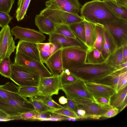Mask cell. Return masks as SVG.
<instances>
[{"label": "cell", "instance_id": "obj_43", "mask_svg": "<svg viewBox=\"0 0 127 127\" xmlns=\"http://www.w3.org/2000/svg\"><path fill=\"white\" fill-rule=\"evenodd\" d=\"M66 117L61 115L52 113V115L50 117L44 120L43 121H64L65 120Z\"/></svg>", "mask_w": 127, "mask_h": 127}, {"label": "cell", "instance_id": "obj_41", "mask_svg": "<svg viewBox=\"0 0 127 127\" xmlns=\"http://www.w3.org/2000/svg\"><path fill=\"white\" fill-rule=\"evenodd\" d=\"M12 19L8 13L0 11V27L2 28L8 25Z\"/></svg>", "mask_w": 127, "mask_h": 127}, {"label": "cell", "instance_id": "obj_31", "mask_svg": "<svg viewBox=\"0 0 127 127\" xmlns=\"http://www.w3.org/2000/svg\"><path fill=\"white\" fill-rule=\"evenodd\" d=\"M31 0H18L16 10V17L17 21L24 18Z\"/></svg>", "mask_w": 127, "mask_h": 127}, {"label": "cell", "instance_id": "obj_38", "mask_svg": "<svg viewBox=\"0 0 127 127\" xmlns=\"http://www.w3.org/2000/svg\"><path fill=\"white\" fill-rule=\"evenodd\" d=\"M38 113L35 110L24 112L19 114L10 116L8 121L14 120H24L30 121L33 117L37 116Z\"/></svg>", "mask_w": 127, "mask_h": 127}, {"label": "cell", "instance_id": "obj_37", "mask_svg": "<svg viewBox=\"0 0 127 127\" xmlns=\"http://www.w3.org/2000/svg\"><path fill=\"white\" fill-rule=\"evenodd\" d=\"M57 33L74 38H77L68 25L64 24H58L55 32Z\"/></svg>", "mask_w": 127, "mask_h": 127}, {"label": "cell", "instance_id": "obj_3", "mask_svg": "<svg viewBox=\"0 0 127 127\" xmlns=\"http://www.w3.org/2000/svg\"><path fill=\"white\" fill-rule=\"evenodd\" d=\"M41 76L36 71L27 67L13 63L10 79L19 87H38Z\"/></svg>", "mask_w": 127, "mask_h": 127}, {"label": "cell", "instance_id": "obj_48", "mask_svg": "<svg viewBox=\"0 0 127 127\" xmlns=\"http://www.w3.org/2000/svg\"><path fill=\"white\" fill-rule=\"evenodd\" d=\"M10 116L0 109V121H7Z\"/></svg>", "mask_w": 127, "mask_h": 127}, {"label": "cell", "instance_id": "obj_51", "mask_svg": "<svg viewBox=\"0 0 127 127\" xmlns=\"http://www.w3.org/2000/svg\"><path fill=\"white\" fill-rule=\"evenodd\" d=\"M59 103L61 104L64 105L67 102V98H65L64 96L60 97L58 99Z\"/></svg>", "mask_w": 127, "mask_h": 127}, {"label": "cell", "instance_id": "obj_5", "mask_svg": "<svg viewBox=\"0 0 127 127\" xmlns=\"http://www.w3.org/2000/svg\"><path fill=\"white\" fill-rule=\"evenodd\" d=\"M102 25L110 35L117 49L127 44V21L120 18Z\"/></svg>", "mask_w": 127, "mask_h": 127}, {"label": "cell", "instance_id": "obj_33", "mask_svg": "<svg viewBox=\"0 0 127 127\" xmlns=\"http://www.w3.org/2000/svg\"><path fill=\"white\" fill-rule=\"evenodd\" d=\"M95 24V25L96 36L93 47L101 52L103 48L104 40L103 26L101 24Z\"/></svg>", "mask_w": 127, "mask_h": 127}, {"label": "cell", "instance_id": "obj_28", "mask_svg": "<svg viewBox=\"0 0 127 127\" xmlns=\"http://www.w3.org/2000/svg\"><path fill=\"white\" fill-rule=\"evenodd\" d=\"M105 62L112 66L120 69L119 66L124 63L123 46L116 49L109 56Z\"/></svg>", "mask_w": 127, "mask_h": 127}, {"label": "cell", "instance_id": "obj_34", "mask_svg": "<svg viewBox=\"0 0 127 127\" xmlns=\"http://www.w3.org/2000/svg\"><path fill=\"white\" fill-rule=\"evenodd\" d=\"M34 98L43 102L50 107L55 109L64 108L62 106L56 102L52 99V96L40 94L33 97Z\"/></svg>", "mask_w": 127, "mask_h": 127}, {"label": "cell", "instance_id": "obj_19", "mask_svg": "<svg viewBox=\"0 0 127 127\" xmlns=\"http://www.w3.org/2000/svg\"><path fill=\"white\" fill-rule=\"evenodd\" d=\"M35 24L41 33L47 34L54 32L57 24L51 19L40 14L35 17Z\"/></svg>", "mask_w": 127, "mask_h": 127}, {"label": "cell", "instance_id": "obj_4", "mask_svg": "<svg viewBox=\"0 0 127 127\" xmlns=\"http://www.w3.org/2000/svg\"><path fill=\"white\" fill-rule=\"evenodd\" d=\"M87 49L73 46L62 49L63 67L69 69L84 64Z\"/></svg>", "mask_w": 127, "mask_h": 127}, {"label": "cell", "instance_id": "obj_47", "mask_svg": "<svg viewBox=\"0 0 127 127\" xmlns=\"http://www.w3.org/2000/svg\"><path fill=\"white\" fill-rule=\"evenodd\" d=\"M97 102L102 104L110 105V98L106 97H100L95 98Z\"/></svg>", "mask_w": 127, "mask_h": 127}, {"label": "cell", "instance_id": "obj_29", "mask_svg": "<svg viewBox=\"0 0 127 127\" xmlns=\"http://www.w3.org/2000/svg\"><path fill=\"white\" fill-rule=\"evenodd\" d=\"M68 25L76 37L86 45V38L84 21Z\"/></svg>", "mask_w": 127, "mask_h": 127}, {"label": "cell", "instance_id": "obj_13", "mask_svg": "<svg viewBox=\"0 0 127 127\" xmlns=\"http://www.w3.org/2000/svg\"><path fill=\"white\" fill-rule=\"evenodd\" d=\"M61 87L59 76L52 75L41 77L38 87L40 94L51 96L58 95Z\"/></svg>", "mask_w": 127, "mask_h": 127}, {"label": "cell", "instance_id": "obj_53", "mask_svg": "<svg viewBox=\"0 0 127 127\" xmlns=\"http://www.w3.org/2000/svg\"></svg>", "mask_w": 127, "mask_h": 127}, {"label": "cell", "instance_id": "obj_7", "mask_svg": "<svg viewBox=\"0 0 127 127\" xmlns=\"http://www.w3.org/2000/svg\"><path fill=\"white\" fill-rule=\"evenodd\" d=\"M40 14L58 24L69 25L82 21L84 18L78 14L66 12L56 9L46 7Z\"/></svg>", "mask_w": 127, "mask_h": 127}, {"label": "cell", "instance_id": "obj_12", "mask_svg": "<svg viewBox=\"0 0 127 127\" xmlns=\"http://www.w3.org/2000/svg\"><path fill=\"white\" fill-rule=\"evenodd\" d=\"M16 47L10 28L7 25L0 31V60L6 57H10Z\"/></svg>", "mask_w": 127, "mask_h": 127}, {"label": "cell", "instance_id": "obj_24", "mask_svg": "<svg viewBox=\"0 0 127 127\" xmlns=\"http://www.w3.org/2000/svg\"><path fill=\"white\" fill-rule=\"evenodd\" d=\"M102 25L104 40L103 48L101 53L104 58L106 60L109 56L117 49L110 35Z\"/></svg>", "mask_w": 127, "mask_h": 127}, {"label": "cell", "instance_id": "obj_35", "mask_svg": "<svg viewBox=\"0 0 127 127\" xmlns=\"http://www.w3.org/2000/svg\"><path fill=\"white\" fill-rule=\"evenodd\" d=\"M59 77L62 86L72 83L79 79L71 74L68 69H64Z\"/></svg>", "mask_w": 127, "mask_h": 127}, {"label": "cell", "instance_id": "obj_2", "mask_svg": "<svg viewBox=\"0 0 127 127\" xmlns=\"http://www.w3.org/2000/svg\"><path fill=\"white\" fill-rule=\"evenodd\" d=\"M68 69L71 74L85 82H95L120 70L106 62L99 64H84Z\"/></svg>", "mask_w": 127, "mask_h": 127}, {"label": "cell", "instance_id": "obj_1", "mask_svg": "<svg viewBox=\"0 0 127 127\" xmlns=\"http://www.w3.org/2000/svg\"><path fill=\"white\" fill-rule=\"evenodd\" d=\"M81 16L95 24H103L119 18L103 0H94L86 2L81 8Z\"/></svg>", "mask_w": 127, "mask_h": 127}, {"label": "cell", "instance_id": "obj_42", "mask_svg": "<svg viewBox=\"0 0 127 127\" xmlns=\"http://www.w3.org/2000/svg\"><path fill=\"white\" fill-rule=\"evenodd\" d=\"M52 115V113L49 112L38 113L37 116L32 118L30 121H43L44 120L50 117Z\"/></svg>", "mask_w": 127, "mask_h": 127}, {"label": "cell", "instance_id": "obj_10", "mask_svg": "<svg viewBox=\"0 0 127 127\" xmlns=\"http://www.w3.org/2000/svg\"><path fill=\"white\" fill-rule=\"evenodd\" d=\"M14 64L25 66L37 72L41 77L52 75L41 62L35 60L18 51H16Z\"/></svg>", "mask_w": 127, "mask_h": 127}, {"label": "cell", "instance_id": "obj_16", "mask_svg": "<svg viewBox=\"0 0 127 127\" xmlns=\"http://www.w3.org/2000/svg\"><path fill=\"white\" fill-rule=\"evenodd\" d=\"M49 42L60 44L62 48L76 46L88 49L86 46L77 38H74L54 32L50 34Z\"/></svg>", "mask_w": 127, "mask_h": 127}, {"label": "cell", "instance_id": "obj_23", "mask_svg": "<svg viewBox=\"0 0 127 127\" xmlns=\"http://www.w3.org/2000/svg\"><path fill=\"white\" fill-rule=\"evenodd\" d=\"M127 87L115 93L111 98L110 105L122 111L127 105Z\"/></svg>", "mask_w": 127, "mask_h": 127}, {"label": "cell", "instance_id": "obj_9", "mask_svg": "<svg viewBox=\"0 0 127 127\" xmlns=\"http://www.w3.org/2000/svg\"><path fill=\"white\" fill-rule=\"evenodd\" d=\"M61 90L65 93L67 98L72 100L75 98H84L98 103L88 91L85 82L81 79L62 86Z\"/></svg>", "mask_w": 127, "mask_h": 127}, {"label": "cell", "instance_id": "obj_26", "mask_svg": "<svg viewBox=\"0 0 127 127\" xmlns=\"http://www.w3.org/2000/svg\"><path fill=\"white\" fill-rule=\"evenodd\" d=\"M106 61L101 53L95 48L92 47L87 49L84 64H101Z\"/></svg>", "mask_w": 127, "mask_h": 127}, {"label": "cell", "instance_id": "obj_20", "mask_svg": "<svg viewBox=\"0 0 127 127\" xmlns=\"http://www.w3.org/2000/svg\"><path fill=\"white\" fill-rule=\"evenodd\" d=\"M41 62L45 63L48 58L59 49L62 48L58 43L41 42L36 43Z\"/></svg>", "mask_w": 127, "mask_h": 127}, {"label": "cell", "instance_id": "obj_18", "mask_svg": "<svg viewBox=\"0 0 127 127\" xmlns=\"http://www.w3.org/2000/svg\"><path fill=\"white\" fill-rule=\"evenodd\" d=\"M16 49V51H19L35 60L41 62L36 43L20 40Z\"/></svg>", "mask_w": 127, "mask_h": 127}, {"label": "cell", "instance_id": "obj_17", "mask_svg": "<svg viewBox=\"0 0 127 127\" xmlns=\"http://www.w3.org/2000/svg\"><path fill=\"white\" fill-rule=\"evenodd\" d=\"M60 49L51 56L45 63L50 70L52 76H59L64 71Z\"/></svg>", "mask_w": 127, "mask_h": 127}, {"label": "cell", "instance_id": "obj_27", "mask_svg": "<svg viewBox=\"0 0 127 127\" xmlns=\"http://www.w3.org/2000/svg\"><path fill=\"white\" fill-rule=\"evenodd\" d=\"M110 9L119 18L127 21V7L113 0H103Z\"/></svg>", "mask_w": 127, "mask_h": 127}, {"label": "cell", "instance_id": "obj_14", "mask_svg": "<svg viewBox=\"0 0 127 127\" xmlns=\"http://www.w3.org/2000/svg\"><path fill=\"white\" fill-rule=\"evenodd\" d=\"M45 4L47 7L77 14L82 6L78 0H49Z\"/></svg>", "mask_w": 127, "mask_h": 127}, {"label": "cell", "instance_id": "obj_32", "mask_svg": "<svg viewBox=\"0 0 127 127\" xmlns=\"http://www.w3.org/2000/svg\"><path fill=\"white\" fill-rule=\"evenodd\" d=\"M12 64L10 57H6L0 60V74L5 77L10 79Z\"/></svg>", "mask_w": 127, "mask_h": 127}, {"label": "cell", "instance_id": "obj_36", "mask_svg": "<svg viewBox=\"0 0 127 127\" xmlns=\"http://www.w3.org/2000/svg\"><path fill=\"white\" fill-rule=\"evenodd\" d=\"M29 101L38 113L45 112H51L54 109L46 105L43 102L33 97L30 98Z\"/></svg>", "mask_w": 127, "mask_h": 127}, {"label": "cell", "instance_id": "obj_39", "mask_svg": "<svg viewBox=\"0 0 127 127\" xmlns=\"http://www.w3.org/2000/svg\"><path fill=\"white\" fill-rule=\"evenodd\" d=\"M51 112L72 118L79 119L76 112L67 108L60 109L54 108Z\"/></svg>", "mask_w": 127, "mask_h": 127}, {"label": "cell", "instance_id": "obj_40", "mask_svg": "<svg viewBox=\"0 0 127 127\" xmlns=\"http://www.w3.org/2000/svg\"><path fill=\"white\" fill-rule=\"evenodd\" d=\"M15 0H0V11L9 13Z\"/></svg>", "mask_w": 127, "mask_h": 127}, {"label": "cell", "instance_id": "obj_6", "mask_svg": "<svg viewBox=\"0 0 127 127\" xmlns=\"http://www.w3.org/2000/svg\"><path fill=\"white\" fill-rule=\"evenodd\" d=\"M72 100L78 108L85 110L87 118L99 119L113 107L111 105L102 104L84 98H75Z\"/></svg>", "mask_w": 127, "mask_h": 127}, {"label": "cell", "instance_id": "obj_44", "mask_svg": "<svg viewBox=\"0 0 127 127\" xmlns=\"http://www.w3.org/2000/svg\"><path fill=\"white\" fill-rule=\"evenodd\" d=\"M64 106V108H67L76 112L78 108V107L72 100L67 98V102Z\"/></svg>", "mask_w": 127, "mask_h": 127}, {"label": "cell", "instance_id": "obj_8", "mask_svg": "<svg viewBox=\"0 0 127 127\" xmlns=\"http://www.w3.org/2000/svg\"><path fill=\"white\" fill-rule=\"evenodd\" d=\"M0 109L10 116L35 110L33 106L28 99L21 96L0 102Z\"/></svg>", "mask_w": 127, "mask_h": 127}, {"label": "cell", "instance_id": "obj_52", "mask_svg": "<svg viewBox=\"0 0 127 127\" xmlns=\"http://www.w3.org/2000/svg\"><path fill=\"white\" fill-rule=\"evenodd\" d=\"M117 3L127 7V0H113Z\"/></svg>", "mask_w": 127, "mask_h": 127}, {"label": "cell", "instance_id": "obj_30", "mask_svg": "<svg viewBox=\"0 0 127 127\" xmlns=\"http://www.w3.org/2000/svg\"><path fill=\"white\" fill-rule=\"evenodd\" d=\"M17 93L25 98L32 97L40 94L38 87L32 86L19 87Z\"/></svg>", "mask_w": 127, "mask_h": 127}, {"label": "cell", "instance_id": "obj_15", "mask_svg": "<svg viewBox=\"0 0 127 127\" xmlns=\"http://www.w3.org/2000/svg\"><path fill=\"white\" fill-rule=\"evenodd\" d=\"M86 85L89 91L95 98L100 97L109 98L116 93L112 87L95 82H85Z\"/></svg>", "mask_w": 127, "mask_h": 127}, {"label": "cell", "instance_id": "obj_11", "mask_svg": "<svg viewBox=\"0 0 127 127\" xmlns=\"http://www.w3.org/2000/svg\"><path fill=\"white\" fill-rule=\"evenodd\" d=\"M11 32L15 36V40L18 39L36 43L43 42L46 38L45 36L40 32L17 26L13 27Z\"/></svg>", "mask_w": 127, "mask_h": 127}, {"label": "cell", "instance_id": "obj_49", "mask_svg": "<svg viewBox=\"0 0 127 127\" xmlns=\"http://www.w3.org/2000/svg\"><path fill=\"white\" fill-rule=\"evenodd\" d=\"M76 113L79 118H87L86 115V112L85 110L80 108H78Z\"/></svg>", "mask_w": 127, "mask_h": 127}, {"label": "cell", "instance_id": "obj_22", "mask_svg": "<svg viewBox=\"0 0 127 127\" xmlns=\"http://www.w3.org/2000/svg\"><path fill=\"white\" fill-rule=\"evenodd\" d=\"M127 75V71H123L118 70L95 82L110 86L115 89L122 79Z\"/></svg>", "mask_w": 127, "mask_h": 127}, {"label": "cell", "instance_id": "obj_25", "mask_svg": "<svg viewBox=\"0 0 127 127\" xmlns=\"http://www.w3.org/2000/svg\"><path fill=\"white\" fill-rule=\"evenodd\" d=\"M86 38L85 45L88 49L92 47L96 36L95 25L84 18Z\"/></svg>", "mask_w": 127, "mask_h": 127}, {"label": "cell", "instance_id": "obj_50", "mask_svg": "<svg viewBox=\"0 0 127 127\" xmlns=\"http://www.w3.org/2000/svg\"><path fill=\"white\" fill-rule=\"evenodd\" d=\"M123 55L124 62H127V44L123 46Z\"/></svg>", "mask_w": 127, "mask_h": 127}, {"label": "cell", "instance_id": "obj_45", "mask_svg": "<svg viewBox=\"0 0 127 127\" xmlns=\"http://www.w3.org/2000/svg\"><path fill=\"white\" fill-rule=\"evenodd\" d=\"M119 109L113 107L107 111L103 115V117L107 118H111L116 116L118 113Z\"/></svg>", "mask_w": 127, "mask_h": 127}, {"label": "cell", "instance_id": "obj_21", "mask_svg": "<svg viewBox=\"0 0 127 127\" xmlns=\"http://www.w3.org/2000/svg\"><path fill=\"white\" fill-rule=\"evenodd\" d=\"M19 87L10 82L0 85V102L20 96L17 93Z\"/></svg>", "mask_w": 127, "mask_h": 127}, {"label": "cell", "instance_id": "obj_46", "mask_svg": "<svg viewBox=\"0 0 127 127\" xmlns=\"http://www.w3.org/2000/svg\"><path fill=\"white\" fill-rule=\"evenodd\" d=\"M127 75L124 77L118 84L116 90V93L123 89L127 86Z\"/></svg>", "mask_w": 127, "mask_h": 127}]
</instances>
